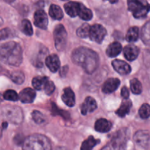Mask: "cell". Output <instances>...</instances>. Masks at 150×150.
Here are the masks:
<instances>
[{
	"label": "cell",
	"instance_id": "6da1fadb",
	"mask_svg": "<svg viewBox=\"0 0 150 150\" xmlns=\"http://www.w3.org/2000/svg\"><path fill=\"white\" fill-rule=\"evenodd\" d=\"M72 59L73 62L80 66L86 73H94L99 66V57L98 54L92 49L79 47L73 51Z\"/></svg>",
	"mask_w": 150,
	"mask_h": 150
},
{
	"label": "cell",
	"instance_id": "7a4b0ae2",
	"mask_svg": "<svg viewBox=\"0 0 150 150\" xmlns=\"http://www.w3.org/2000/svg\"><path fill=\"white\" fill-rule=\"evenodd\" d=\"M1 60L4 64L18 66L23 60L22 49L20 45L15 42H8L1 45Z\"/></svg>",
	"mask_w": 150,
	"mask_h": 150
},
{
	"label": "cell",
	"instance_id": "3957f363",
	"mask_svg": "<svg viewBox=\"0 0 150 150\" xmlns=\"http://www.w3.org/2000/svg\"><path fill=\"white\" fill-rule=\"evenodd\" d=\"M23 150H51V144L43 135L33 134L23 141Z\"/></svg>",
	"mask_w": 150,
	"mask_h": 150
},
{
	"label": "cell",
	"instance_id": "277c9868",
	"mask_svg": "<svg viewBox=\"0 0 150 150\" xmlns=\"http://www.w3.org/2000/svg\"><path fill=\"white\" fill-rule=\"evenodd\" d=\"M128 139V130L121 129L113 135L109 142L100 150H125Z\"/></svg>",
	"mask_w": 150,
	"mask_h": 150
},
{
	"label": "cell",
	"instance_id": "5b68a950",
	"mask_svg": "<svg viewBox=\"0 0 150 150\" xmlns=\"http://www.w3.org/2000/svg\"><path fill=\"white\" fill-rule=\"evenodd\" d=\"M128 10L136 18H144L150 11V4L146 1L130 0L127 1Z\"/></svg>",
	"mask_w": 150,
	"mask_h": 150
},
{
	"label": "cell",
	"instance_id": "8992f818",
	"mask_svg": "<svg viewBox=\"0 0 150 150\" xmlns=\"http://www.w3.org/2000/svg\"><path fill=\"white\" fill-rule=\"evenodd\" d=\"M54 38L56 48L59 51H63L65 48L67 40V31L63 25L59 24L56 26L54 31Z\"/></svg>",
	"mask_w": 150,
	"mask_h": 150
},
{
	"label": "cell",
	"instance_id": "52a82bcc",
	"mask_svg": "<svg viewBox=\"0 0 150 150\" xmlns=\"http://www.w3.org/2000/svg\"><path fill=\"white\" fill-rule=\"evenodd\" d=\"M106 35V29L102 25L96 23V24L91 26L89 37L91 40L95 41L97 43H101Z\"/></svg>",
	"mask_w": 150,
	"mask_h": 150
},
{
	"label": "cell",
	"instance_id": "ba28073f",
	"mask_svg": "<svg viewBox=\"0 0 150 150\" xmlns=\"http://www.w3.org/2000/svg\"><path fill=\"white\" fill-rule=\"evenodd\" d=\"M4 113L5 117L8 119L10 121L17 123L21 122L23 120V114H22L21 110L18 107H12L7 106L5 107V111H3Z\"/></svg>",
	"mask_w": 150,
	"mask_h": 150
},
{
	"label": "cell",
	"instance_id": "9c48e42d",
	"mask_svg": "<svg viewBox=\"0 0 150 150\" xmlns=\"http://www.w3.org/2000/svg\"><path fill=\"white\" fill-rule=\"evenodd\" d=\"M34 22L35 25L42 29H46L48 26V19L46 13L44 10H38L34 14Z\"/></svg>",
	"mask_w": 150,
	"mask_h": 150
},
{
	"label": "cell",
	"instance_id": "30bf717a",
	"mask_svg": "<svg viewBox=\"0 0 150 150\" xmlns=\"http://www.w3.org/2000/svg\"><path fill=\"white\" fill-rule=\"evenodd\" d=\"M120 81L117 78H110L104 82L102 86V91L105 94H111L115 92L120 86Z\"/></svg>",
	"mask_w": 150,
	"mask_h": 150
},
{
	"label": "cell",
	"instance_id": "8fae6325",
	"mask_svg": "<svg viewBox=\"0 0 150 150\" xmlns=\"http://www.w3.org/2000/svg\"><path fill=\"white\" fill-rule=\"evenodd\" d=\"M82 4H83L77 2V1H68L64 4V8L68 16L72 18H74L79 15Z\"/></svg>",
	"mask_w": 150,
	"mask_h": 150
},
{
	"label": "cell",
	"instance_id": "7c38bea8",
	"mask_svg": "<svg viewBox=\"0 0 150 150\" xmlns=\"http://www.w3.org/2000/svg\"><path fill=\"white\" fill-rule=\"evenodd\" d=\"M112 66L114 70L120 75H128L131 72V67L122 60L114 59L112 62Z\"/></svg>",
	"mask_w": 150,
	"mask_h": 150
},
{
	"label": "cell",
	"instance_id": "4fadbf2b",
	"mask_svg": "<svg viewBox=\"0 0 150 150\" xmlns=\"http://www.w3.org/2000/svg\"><path fill=\"white\" fill-rule=\"evenodd\" d=\"M97 107L98 105L96 100L92 97H87L81 106V112L83 115H86L88 113L93 112Z\"/></svg>",
	"mask_w": 150,
	"mask_h": 150
},
{
	"label": "cell",
	"instance_id": "5bb4252c",
	"mask_svg": "<svg viewBox=\"0 0 150 150\" xmlns=\"http://www.w3.org/2000/svg\"><path fill=\"white\" fill-rule=\"evenodd\" d=\"M36 97V93L32 88H26L19 93V100L23 103H31Z\"/></svg>",
	"mask_w": 150,
	"mask_h": 150
},
{
	"label": "cell",
	"instance_id": "9a60e30c",
	"mask_svg": "<svg viewBox=\"0 0 150 150\" xmlns=\"http://www.w3.org/2000/svg\"><path fill=\"white\" fill-rule=\"evenodd\" d=\"M45 64L53 73H56L60 67V61L57 54H50L45 58Z\"/></svg>",
	"mask_w": 150,
	"mask_h": 150
},
{
	"label": "cell",
	"instance_id": "2e32d148",
	"mask_svg": "<svg viewBox=\"0 0 150 150\" xmlns=\"http://www.w3.org/2000/svg\"><path fill=\"white\" fill-rule=\"evenodd\" d=\"M123 53L125 59L128 61H133L138 57L139 54V49L134 45H127L123 49Z\"/></svg>",
	"mask_w": 150,
	"mask_h": 150
},
{
	"label": "cell",
	"instance_id": "e0dca14e",
	"mask_svg": "<svg viewBox=\"0 0 150 150\" xmlns=\"http://www.w3.org/2000/svg\"><path fill=\"white\" fill-rule=\"evenodd\" d=\"M63 102L69 107H73L76 104V97L73 91L70 87H67L63 90L62 95Z\"/></svg>",
	"mask_w": 150,
	"mask_h": 150
},
{
	"label": "cell",
	"instance_id": "ac0fdd59",
	"mask_svg": "<svg viewBox=\"0 0 150 150\" xmlns=\"http://www.w3.org/2000/svg\"><path fill=\"white\" fill-rule=\"evenodd\" d=\"M111 127H112V123L104 118L98 120L95 124V130L100 133H107L110 131Z\"/></svg>",
	"mask_w": 150,
	"mask_h": 150
},
{
	"label": "cell",
	"instance_id": "d6986e66",
	"mask_svg": "<svg viewBox=\"0 0 150 150\" xmlns=\"http://www.w3.org/2000/svg\"><path fill=\"white\" fill-rule=\"evenodd\" d=\"M149 139V134L148 132L140 130L136 133L134 136V141L138 145L141 146H146Z\"/></svg>",
	"mask_w": 150,
	"mask_h": 150
},
{
	"label": "cell",
	"instance_id": "ffe728a7",
	"mask_svg": "<svg viewBox=\"0 0 150 150\" xmlns=\"http://www.w3.org/2000/svg\"><path fill=\"white\" fill-rule=\"evenodd\" d=\"M122 51V46L119 42H114L110 44L106 49V54L109 57H116Z\"/></svg>",
	"mask_w": 150,
	"mask_h": 150
},
{
	"label": "cell",
	"instance_id": "44dd1931",
	"mask_svg": "<svg viewBox=\"0 0 150 150\" xmlns=\"http://www.w3.org/2000/svg\"><path fill=\"white\" fill-rule=\"evenodd\" d=\"M132 107V102L130 100H125L122 103L120 108L117 110L116 114L120 117H125L127 114H129L130 111V108Z\"/></svg>",
	"mask_w": 150,
	"mask_h": 150
},
{
	"label": "cell",
	"instance_id": "7402d4cb",
	"mask_svg": "<svg viewBox=\"0 0 150 150\" xmlns=\"http://www.w3.org/2000/svg\"><path fill=\"white\" fill-rule=\"evenodd\" d=\"M49 15L54 20H61L64 16L62 10L57 4H51L49 8Z\"/></svg>",
	"mask_w": 150,
	"mask_h": 150
},
{
	"label": "cell",
	"instance_id": "603a6c76",
	"mask_svg": "<svg viewBox=\"0 0 150 150\" xmlns=\"http://www.w3.org/2000/svg\"><path fill=\"white\" fill-rule=\"evenodd\" d=\"M100 142L99 139H95L93 136H90L82 143L81 150H92L97 144Z\"/></svg>",
	"mask_w": 150,
	"mask_h": 150
},
{
	"label": "cell",
	"instance_id": "cb8c5ba5",
	"mask_svg": "<svg viewBox=\"0 0 150 150\" xmlns=\"http://www.w3.org/2000/svg\"><path fill=\"white\" fill-rule=\"evenodd\" d=\"M139 38V29L137 26L129 28L126 35V40L129 42H133L138 40Z\"/></svg>",
	"mask_w": 150,
	"mask_h": 150
},
{
	"label": "cell",
	"instance_id": "d4e9b609",
	"mask_svg": "<svg viewBox=\"0 0 150 150\" xmlns=\"http://www.w3.org/2000/svg\"><path fill=\"white\" fill-rule=\"evenodd\" d=\"M141 38L146 45L150 46V20L142 27Z\"/></svg>",
	"mask_w": 150,
	"mask_h": 150
},
{
	"label": "cell",
	"instance_id": "484cf974",
	"mask_svg": "<svg viewBox=\"0 0 150 150\" xmlns=\"http://www.w3.org/2000/svg\"><path fill=\"white\" fill-rule=\"evenodd\" d=\"M48 79V77L45 76H36L32 79V86L36 90L43 89Z\"/></svg>",
	"mask_w": 150,
	"mask_h": 150
},
{
	"label": "cell",
	"instance_id": "4316f807",
	"mask_svg": "<svg viewBox=\"0 0 150 150\" xmlns=\"http://www.w3.org/2000/svg\"><path fill=\"white\" fill-rule=\"evenodd\" d=\"M91 26L88 23H83V25L78 28L76 30V34L79 38H86L89 37V32H90Z\"/></svg>",
	"mask_w": 150,
	"mask_h": 150
},
{
	"label": "cell",
	"instance_id": "83f0119b",
	"mask_svg": "<svg viewBox=\"0 0 150 150\" xmlns=\"http://www.w3.org/2000/svg\"><path fill=\"white\" fill-rule=\"evenodd\" d=\"M79 16L82 19V20L89 21L92 18V17H93V13H92V10H91L90 9L87 8V7H85L83 4H82Z\"/></svg>",
	"mask_w": 150,
	"mask_h": 150
},
{
	"label": "cell",
	"instance_id": "f1b7e54d",
	"mask_svg": "<svg viewBox=\"0 0 150 150\" xmlns=\"http://www.w3.org/2000/svg\"><path fill=\"white\" fill-rule=\"evenodd\" d=\"M130 89L135 95H140L142 92V85L137 79L130 80Z\"/></svg>",
	"mask_w": 150,
	"mask_h": 150
},
{
	"label": "cell",
	"instance_id": "f546056e",
	"mask_svg": "<svg viewBox=\"0 0 150 150\" xmlns=\"http://www.w3.org/2000/svg\"><path fill=\"white\" fill-rule=\"evenodd\" d=\"M21 31L27 36H31L33 34V29L30 21L27 19H23L21 22Z\"/></svg>",
	"mask_w": 150,
	"mask_h": 150
},
{
	"label": "cell",
	"instance_id": "4dcf8cb0",
	"mask_svg": "<svg viewBox=\"0 0 150 150\" xmlns=\"http://www.w3.org/2000/svg\"><path fill=\"white\" fill-rule=\"evenodd\" d=\"M10 79L11 80L14 82L15 83L17 84H21L23 81H24V74L22 72L18 71H14L10 74Z\"/></svg>",
	"mask_w": 150,
	"mask_h": 150
},
{
	"label": "cell",
	"instance_id": "1f68e13d",
	"mask_svg": "<svg viewBox=\"0 0 150 150\" xmlns=\"http://www.w3.org/2000/svg\"><path fill=\"white\" fill-rule=\"evenodd\" d=\"M3 98L4 100L10 101H17L19 99V95H18L17 92L12 89H8L5 91L3 94Z\"/></svg>",
	"mask_w": 150,
	"mask_h": 150
},
{
	"label": "cell",
	"instance_id": "d6a6232c",
	"mask_svg": "<svg viewBox=\"0 0 150 150\" xmlns=\"http://www.w3.org/2000/svg\"><path fill=\"white\" fill-rule=\"evenodd\" d=\"M139 116L142 119H147L150 117V105L144 103L141 106L139 111Z\"/></svg>",
	"mask_w": 150,
	"mask_h": 150
},
{
	"label": "cell",
	"instance_id": "836d02e7",
	"mask_svg": "<svg viewBox=\"0 0 150 150\" xmlns=\"http://www.w3.org/2000/svg\"><path fill=\"white\" fill-rule=\"evenodd\" d=\"M32 120L38 125H41L45 122V117L39 111H34L32 113Z\"/></svg>",
	"mask_w": 150,
	"mask_h": 150
},
{
	"label": "cell",
	"instance_id": "e575fe53",
	"mask_svg": "<svg viewBox=\"0 0 150 150\" xmlns=\"http://www.w3.org/2000/svg\"><path fill=\"white\" fill-rule=\"evenodd\" d=\"M43 90L47 95H51V94H53V92L55 90V85H54V82L48 79L45 86H44Z\"/></svg>",
	"mask_w": 150,
	"mask_h": 150
},
{
	"label": "cell",
	"instance_id": "d590c367",
	"mask_svg": "<svg viewBox=\"0 0 150 150\" xmlns=\"http://www.w3.org/2000/svg\"><path fill=\"white\" fill-rule=\"evenodd\" d=\"M11 34L10 32V30L8 29V28H5V29H1V40L6 39V38H9Z\"/></svg>",
	"mask_w": 150,
	"mask_h": 150
},
{
	"label": "cell",
	"instance_id": "8d00e7d4",
	"mask_svg": "<svg viewBox=\"0 0 150 150\" xmlns=\"http://www.w3.org/2000/svg\"><path fill=\"white\" fill-rule=\"evenodd\" d=\"M121 95L123 98H125V100H127L129 98V96H130V92H129L128 89H127V86H123L121 90Z\"/></svg>",
	"mask_w": 150,
	"mask_h": 150
},
{
	"label": "cell",
	"instance_id": "74e56055",
	"mask_svg": "<svg viewBox=\"0 0 150 150\" xmlns=\"http://www.w3.org/2000/svg\"><path fill=\"white\" fill-rule=\"evenodd\" d=\"M7 122H3V125H2V128L4 129L5 128V127H7Z\"/></svg>",
	"mask_w": 150,
	"mask_h": 150
}]
</instances>
